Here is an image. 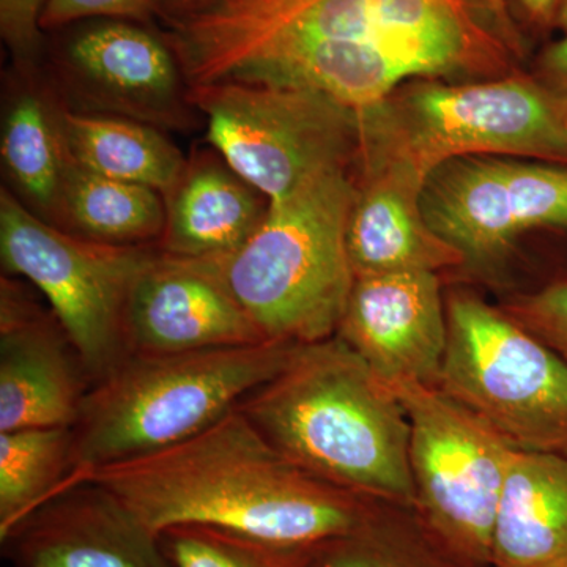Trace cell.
<instances>
[{"label": "cell", "mask_w": 567, "mask_h": 567, "mask_svg": "<svg viewBox=\"0 0 567 567\" xmlns=\"http://www.w3.org/2000/svg\"><path fill=\"white\" fill-rule=\"evenodd\" d=\"M0 546L13 567H174L158 535L87 481L37 507Z\"/></svg>", "instance_id": "obj_16"}, {"label": "cell", "mask_w": 567, "mask_h": 567, "mask_svg": "<svg viewBox=\"0 0 567 567\" xmlns=\"http://www.w3.org/2000/svg\"><path fill=\"white\" fill-rule=\"evenodd\" d=\"M47 2L0 0V33L17 70H40L47 40L40 22Z\"/></svg>", "instance_id": "obj_28"}, {"label": "cell", "mask_w": 567, "mask_h": 567, "mask_svg": "<svg viewBox=\"0 0 567 567\" xmlns=\"http://www.w3.org/2000/svg\"><path fill=\"white\" fill-rule=\"evenodd\" d=\"M447 344L439 390L514 450L567 456V363L498 305L445 290Z\"/></svg>", "instance_id": "obj_7"}, {"label": "cell", "mask_w": 567, "mask_h": 567, "mask_svg": "<svg viewBox=\"0 0 567 567\" xmlns=\"http://www.w3.org/2000/svg\"><path fill=\"white\" fill-rule=\"evenodd\" d=\"M192 102L207 118L213 151L268 203L357 164L358 112L312 89L223 81L193 87Z\"/></svg>", "instance_id": "obj_8"}, {"label": "cell", "mask_w": 567, "mask_h": 567, "mask_svg": "<svg viewBox=\"0 0 567 567\" xmlns=\"http://www.w3.org/2000/svg\"><path fill=\"white\" fill-rule=\"evenodd\" d=\"M315 567H472L436 539L413 507L375 499L350 535L312 547Z\"/></svg>", "instance_id": "obj_23"}, {"label": "cell", "mask_w": 567, "mask_h": 567, "mask_svg": "<svg viewBox=\"0 0 567 567\" xmlns=\"http://www.w3.org/2000/svg\"><path fill=\"white\" fill-rule=\"evenodd\" d=\"M210 2L212 0H164L162 17L167 13H181V11L199 9V7L207 6Z\"/></svg>", "instance_id": "obj_32"}, {"label": "cell", "mask_w": 567, "mask_h": 567, "mask_svg": "<svg viewBox=\"0 0 567 567\" xmlns=\"http://www.w3.org/2000/svg\"><path fill=\"white\" fill-rule=\"evenodd\" d=\"M410 423L413 509L443 546L492 567L496 513L517 450L439 388H391Z\"/></svg>", "instance_id": "obj_10"}, {"label": "cell", "mask_w": 567, "mask_h": 567, "mask_svg": "<svg viewBox=\"0 0 567 567\" xmlns=\"http://www.w3.org/2000/svg\"><path fill=\"white\" fill-rule=\"evenodd\" d=\"M358 118L353 173L401 171L424 185L436 167L468 156L567 164V111L524 71L477 81L417 78Z\"/></svg>", "instance_id": "obj_5"}, {"label": "cell", "mask_w": 567, "mask_h": 567, "mask_svg": "<svg viewBox=\"0 0 567 567\" xmlns=\"http://www.w3.org/2000/svg\"><path fill=\"white\" fill-rule=\"evenodd\" d=\"M156 245L121 246L78 237L43 221L7 188L0 192V257L47 298L92 385L128 357L130 292Z\"/></svg>", "instance_id": "obj_9"}, {"label": "cell", "mask_w": 567, "mask_h": 567, "mask_svg": "<svg viewBox=\"0 0 567 567\" xmlns=\"http://www.w3.org/2000/svg\"><path fill=\"white\" fill-rule=\"evenodd\" d=\"M432 230L462 257L458 275L505 284L532 234L567 235V164L468 156L436 167L421 194Z\"/></svg>", "instance_id": "obj_11"}, {"label": "cell", "mask_w": 567, "mask_h": 567, "mask_svg": "<svg viewBox=\"0 0 567 567\" xmlns=\"http://www.w3.org/2000/svg\"><path fill=\"white\" fill-rule=\"evenodd\" d=\"M158 537L174 567H315L312 547L275 546L205 525H177Z\"/></svg>", "instance_id": "obj_25"}, {"label": "cell", "mask_w": 567, "mask_h": 567, "mask_svg": "<svg viewBox=\"0 0 567 567\" xmlns=\"http://www.w3.org/2000/svg\"><path fill=\"white\" fill-rule=\"evenodd\" d=\"M561 2L563 0H506L520 31L525 28L536 33L557 28Z\"/></svg>", "instance_id": "obj_30"}, {"label": "cell", "mask_w": 567, "mask_h": 567, "mask_svg": "<svg viewBox=\"0 0 567 567\" xmlns=\"http://www.w3.org/2000/svg\"><path fill=\"white\" fill-rule=\"evenodd\" d=\"M164 203L166 224L156 246L183 259H212L240 248L270 204L216 152L188 159Z\"/></svg>", "instance_id": "obj_18"}, {"label": "cell", "mask_w": 567, "mask_h": 567, "mask_svg": "<svg viewBox=\"0 0 567 567\" xmlns=\"http://www.w3.org/2000/svg\"><path fill=\"white\" fill-rule=\"evenodd\" d=\"M498 306L567 363V265L533 289L507 290Z\"/></svg>", "instance_id": "obj_26"}, {"label": "cell", "mask_w": 567, "mask_h": 567, "mask_svg": "<svg viewBox=\"0 0 567 567\" xmlns=\"http://www.w3.org/2000/svg\"><path fill=\"white\" fill-rule=\"evenodd\" d=\"M84 481L111 492L155 535L205 525L282 547L350 535L375 502L292 464L237 406L178 445L100 466L73 484Z\"/></svg>", "instance_id": "obj_2"}, {"label": "cell", "mask_w": 567, "mask_h": 567, "mask_svg": "<svg viewBox=\"0 0 567 567\" xmlns=\"http://www.w3.org/2000/svg\"><path fill=\"white\" fill-rule=\"evenodd\" d=\"M237 409L309 475L352 494L413 507L404 405L338 336L301 346Z\"/></svg>", "instance_id": "obj_3"}, {"label": "cell", "mask_w": 567, "mask_h": 567, "mask_svg": "<svg viewBox=\"0 0 567 567\" xmlns=\"http://www.w3.org/2000/svg\"><path fill=\"white\" fill-rule=\"evenodd\" d=\"M336 336L388 386H439L447 344L439 274L401 271L354 278Z\"/></svg>", "instance_id": "obj_13"}, {"label": "cell", "mask_w": 567, "mask_h": 567, "mask_svg": "<svg viewBox=\"0 0 567 567\" xmlns=\"http://www.w3.org/2000/svg\"><path fill=\"white\" fill-rule=\"evenodd\" d=\"M159 21L189 89L300 85L354 112L417 78L520 71L486 0H212Z\"/></svg>", "instance_id": "obj_1"}, {"label": "cell", "mask_w": 567, "mask_h": 567, "mask_svg": "<svg viewBox=\"0 0 567 567\" xmlns=\"http://www.w3.org/2000/svg\"><path fill=\"white\" fill-rule=\"evenodd\" d=\"M529 74L567 111V33L539 52Z\"/></svg>", "instance_id": "obj_29"}, {"label": "cell", "mask_w": 567, "mask_h": 567, "mask_svg": "<svg viewBox=\"0 0 567 567\" xmlns=\"http://www.w3.org/2000/svg\"><path fill=\"white\" fill-rule=\"evenodd\" d=\"M92 383L51 309L13 276L0 290V432L71 427Z\"/></svg>", "instance_id": "obj_15"}, {"label": "cell", "mask_w": 567, "mask_h": 567, "mask_svg": "<svg viewBox=\"0 0 567 567\" xmlns=\"http://www.w3.org/2000/svg\"><path fill=\"white\" fill-rule=\"evenodd\" d=\"M125 334L130 354L268 342L207 259H183L159 249L133 284Z\"/></svg>", "instance_id": "obj_14"}, {"label": "cell", "mask_w": 567, "mask_h": 567, "mask_svg": "<svg viewBox=\"0 0 567 567\" xmlns=\"http://www.w3.org/2000/svg\"><path fill=\"white\" fill-rule=\"evenodd\" d=\"M354 196L353 169L324 171L271 200L240 248L207 259L265 341L312 344L336 336L354 282L347 251Z\"/></svg>", "instance_id": "obj_6"}, {"label": "cell", "mask_w": 567, "mask_h": 567, "mask_svg": "<svg viewBox=\"0 0 567 567\" xmlns=\"http://www.w3.org/2000/svg\"><path fill=\"white\" fill-rule=\"evenodd\" d=\"M52 33L40 70L66 110L118 115L163 132L193 125L199 111L162 32L142 22L99 18Z\"/></svg>", "instance_id": "obj_12"}, {"label": "cell", "mask_w": 567, "mask_h": 567, "mask_svg": "<svg viewBox=\"0 0 567 567\" xmlns=\"http://www.w3.org/2000/svg\"><path fill=\"white\" fill-rule=\"evenodd\" d=\"M164 0H48L41 14V31H59L74 22L114 18L151 25L159 20Z\"/></svg>", "instance_id": "obj_27"}, {"label": "cell", "mask_w": 567, "mask_h": 567, "mask_svg": "<svg viewBox=\"0 0 567 567\" xmlns=\"http://www.w3.org/2000/svg\"><path fill=\"white\" fill-rule=\"evenodd\" d=\"M71 456V427L0 432V536L63 491Z\"/></svg>", "instance_id": "obj_24"}, {"label": "cell", "mask_w": 567, "mask_h": 567, "mask_svg": "<svg viewBox=\"0 0 567 567\" xmlns=\"http://www.w3.org/2000/svg\"><path fill=\"white\" fill-rule=\"evenodd\" d=\"M492 567H567L565 454H514L496 513Z\"/></svg>", "instance_id": "obj_20"}, {"label": "cell", "mask_w": 567, "mask_h": 567, "mask_svg": "<svg viewBox=\"0 0 567 567\" xmlns=\"http://www.w3.org/2000/svg\"><path fill=\"white\" fill-rule=\"evenodd\" d=\"M557 29L563 32V35L567 33V0H563L561 7H559Z\"/></svg>", "instance_id": "obj_33"}, {"label": "cell", "mask_w": 567, "mask_h": 567, "mask_svg": "<svg viewBox=\"0 0 567 567\" xmlns=\"http://www.w3.org/2000/svg\"><path fill=\"white\" fill-rule=\"evenodd\" d=\"M0 158L7 189L33 215L55 226L70 153L61 128V102L41 70L14 69L10 76Z\"/></svg>", "instance_id": "obj_19"}, {"label": "cell", "mask_w": 567, "mask_h": 567, "mask_svg": "<svg viewBox=\"0 0 567 567\" xmlns=\"http://www.w3.org/2000/svg\"><path fill=\"white\" fill-rule=\"evenodd\" d=\"M301 346L262 342L128 354L85 394L73 425L65 487L100 466L147 456L200 434L278 375Z\"/></svg>", "instance_id": "obj_4"}, {"label": "cell", "mask_w": 567, "mask_h": 567, "mask_svg": "<svg viewBox=\"0 0 567 567\" xmlns=\"http://www.w3.org/2000/svg\"><path fill=\"white\" fill-rule=\"evenodd\" d=\"M166 224L162 193L84 169L71 159L55 227L121 246L158 245Z\"/></svg>", "instance_id": "obj_22"}, {"label": "cell", "mask_w": 567, "mask_h": 567, "mask_svg": "<svg viewBox=\"0 0 567 567\" xmlns=\"http://www.w3.org/2000/svg\"><path fill=\"white\" fill-rule=\"evenodd\" d=\"M488 9L492 11L496 28L505 39L507 47L516 54L518 61H524L527 44H525L524 32L518 28L516 20L511 14L506 0H486Z\"/></svg>", "instance_id": "obj_31"}, {"label": "cell", "mask_w": 567, "mask_h": 567, "mask_svg": "<svg viewBox=\"0 0 567 567\" xmlns=\"http://www.w3.org/2000/svg\"><path fill=\"white\" fill-rule=\"evenodd\" d=\"M353 175L357 196L347 224V251L354 278L461 268V254L425 221L424 185L393 169Z\"/></svg>", "instance_id": "obj_17"}, {"label": "cell", "mask_w": 567, "mask_h": 567, "mask_svg": "<svg viewBox=\"0 0 567 567\" xmlns=\"http://www.w3.org/2000/svg\"><path fill=\"white\" fill-rule=\"evenodd\" d=\"M61 128L71 159L84 169L163 196L188 162L166 132L132 118L71 111L61 103Z\"/></svg>", "instance_id": "obj_21"}]
</instances>
